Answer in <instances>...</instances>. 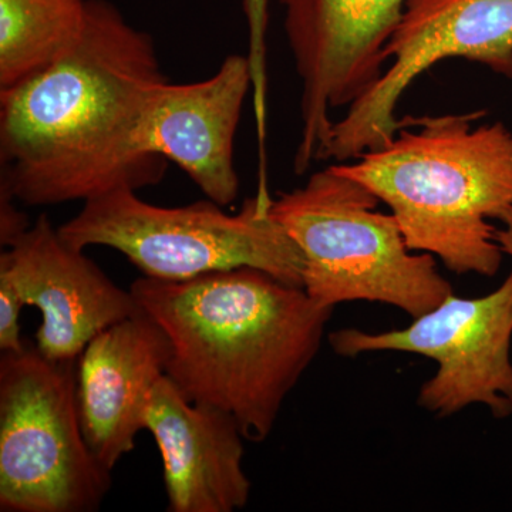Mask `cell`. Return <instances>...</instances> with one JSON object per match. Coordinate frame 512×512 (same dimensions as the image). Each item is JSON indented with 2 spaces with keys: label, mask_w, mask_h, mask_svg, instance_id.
<instances>
[{
  "label": "cell",
  "mask_w": 512,
  "mask_h": 512,
  "mask_svg": "<svg viewBox=\"0 0 512 512\" xmlns=\"http://www.w3.org/2000/svg\"><path fill=\"white\" fill-rule=\"evenodd\" d=\"M301 79V137L293 168L305 174L320 161L335 121L332 110L352 106L375 86L386 47L407 0H278Z\"/></svg>",
  "instance_id": "obj_9"
},
{
  "label": "cell",
  "mask_w": 512,
  "mask_h": 512,
  "mask_svg": "<svg viewBox=\"0 0 512 512\" xmlns=\"http://www.w3.org/2000/svg\"><path fill=\"white\" fill-rule=\"evenodd\" d=\"M111 487V471L84 437L77 359L37 348L0 359V511L90 512Z\"/></svg>",
  "instance_id": "obj_6"
},
{
  "label": "cell",
  "mask_w": 512,
  "mask_h": 512,
  "mask_svg": "<svg viewBox=\"0 0 512 512\" xmlns=\"http://www.w3.org/2000/svg\"><path fill=\"white\" fill-rule=\"evenodd\" d=\"M25 305L42 313L36 348L52 360L79 359L104 329L137 315L140 306L87 258L67 244L46 214L0 255Z\"/></svg>",
  "instance_id": "obj_10"
},
{
  "label": "cell",
  "mask_w": 512,
  "mask_h": 512,
  "mask_svg": "<svg viewBox=\"0 0 512 512\" xmlns=\"http://www.w3.org/2000/svg\"><path fill=\"white\" fill-rule=\"evenodd\" d=\"M130 291L170 340L165 375L191 402L228 413L251 441L271 436L333 313L255 268L187 281L141 276Z\"/></svg>",
  "instance_id": "obj_2"
},
{
  "label": "cell",
  "mask_w": 512,
  "mask_h": 512,
  "mask_svg": "<svg viewBox=\"0 0 512 512\" xmlns=\"http://www.w3.org/2000/svg\"><path fill=\"white\" fill-rule=\"evenodd\" d=\"M483 114L406 117L389 144L335 165L389 208L412 251L493 278L504 252L491 221L512 207V133L501 121L474 127Z\"/></svg>",
  "instance_id": "obj_3"
},
{
  "label": "cell",
  "mask_w": 512,
  "mask_h": 512,
  "mask_svg": "<svg viewBox=\"0 0 512 512\" xmlns=\"http://www.w3.org/2000/svg\"><path fill=\"white\" fill-rule=\"evenodd\" d=\"M336 355L412 353L433 360L436 373L421 384L417 406L446 419L470 406H484L495 419L512 416V268L481 298L451 293L403 329L329 333Z\"/></svg>",
  "instance_id": "obj_7"
},
{
  "label": "cell",
  "mask_w": 512,
  "mask_h": 512,
  "mask_svg": "<svg viewBox=\"0 0 512 512\" xmlns=\"http://www.w3.org/2000/svg\"><path fill=\"white\" fill-rule=\"evenodd\" d=\"M375 86L335 121L320 161L349 163L389 144L402 127L397 106L437 63L464 59L512 79V0H407Z\"/></svg>",
  "instance_id": "obj_8"
},
{
  "label": "cell",
  "mask_w": 512,
  "mask_h": 512,
  "mask_svg": "<svg viewBox=\"0 0 512 512\" xmlns=\"http://www.w3.org/2000/svg\"><path fill=\"white\" fill-rule=\"evenodd\" d=\"M252 86L248 56L231 55L201 82L161 80L148 93L144 107V148L177 164L208 200L222 207L239 194L235 137Z\"/></svg>",
  "instance_id": "obj_11"
},
{
  "label": "cell",
  "mask_w": 512,
  "mask_h": 512,
  "mask_svg": "<svg viewBox=\"0 0 512 512\" xmlns=\"http://www.w3.org/2000/svg\"><path fill=\"white\" fill-rule=\"evenodd\" d=\"M120 187L83 202L60 237L77 249L107 247L126 256L146 278L187 281L197 276L255 268L301 286L303 256L272 214L266 188L248 198L238 214L207 200L160 207Z\"/></svg>",
  "instance_id": "obj_5"
},
{
  "label": "cell",
  "mask_w": 512,
  "mask_h": 512,
  "mask_svg": "<svg viewBox=\"0 0 512 512\" xmlns=\"http://www.w3.org/2000/svg\"><path fill=\"white\" fill-rule=\"evenodd\" d=\"M89 0H0V92L66 55L82 36Z\"/></svg>",
  "instance_id": "obj_14"
},
{
  "label": "cell",
  "mask_w": 512,
  "mask_h": 512,
  "mask_svg": "<svg viewBox=\"0 0 512 512\" xmlns=\"http://www.w3.org/2000/svg\"><path fill=\"white\" fill-rule=\"evenodd\" d=\"M144 430L163 460L167 510L234 512L247 507L245 436L228 413L194 403L167 375L148 396Z\"/></svg>",
  "instance_id": "obj_12"
},
{
  "label": "cell",
  "mask_w": 512,
  "mask_h": 512,
  "mask_svg": "<svg viewBox=\"0 0 512 512\" xmlns=\"http://www.w3.org/2000/svg\"><path fill=\"white\" fill-rule=\"evenodd\" d=\"M335 164L282 192L272 214L303 256L302 288L319 305L372 302L414 319L454 293L437 259L407 247L392 214Z\"/></svg>",
  "instance_id": "obj_4"
},
{
  "label": "cell",
  "mask_w": 512,
  "mask_h": 512,
  "mask_svg": "<svg viewBox=\"0 0 512 512\" xmlns=\"http://www.w3.org/2000/svg\"><path fill=\"white\" fill-rule=\"evenodd\" d=\"M171 343L146 312L94 336L77 359V404L87 443L109 471L136 448L148 396L167 373Z\"/></svg>",
  "instance_id": "obj_13"
},
{
  "label": "cell",
  "mask_w": 512,
  "mask_h": 512,
  "mask_svg": "<svg viewBox=\"0 0 512 512\" xmlns=\"http://www.w3.org/2000/svg\"><path fill=\"white\" fill-rule=\"evenodd\" d=\"M500 222L501 227L497 228V241L503 249L504 255L512 258V207L505 212Z\"/></svg>",
  "instance_id": "obj_18"
},
{
  "label": "cell",
  "mask_w": 512,
  "mask_h": 512,
  "mask_svg": "<svg viewBox=\"0 0 512 512\" xmlns=\"http://www.w3.org/2000/svg\"><path fill=\"white\" fill-rule=\"evenodd\" d=\"M248 29V59L252 67V99L256 120L266 119L268 69H266V35L269 28V2L271 0H241Z\"/></svg>",
  "instance_id": "obj_15"
},
{
  "label": "cell",
  "mask_w": 512,
  "mask_h": 512,
  "mask_svg": "<svg viewBox=\"0 0 512 512\" xmlns=\"http://www.w3.org/2000/svg\"><path fill=\"white\" fill-rule=\"evenodd\" d=\"M15 202L18 201L10 192L0 190V245L3 248L10 247L33 225L28 215L18 210Z\"/></svg>",
  "instance_id": "obj_17"
},
{
  "label": "cell",
  "mask_w": 512,
  "mask_h": 512,
  "mask_svg": "<svg viewBox=\"0 0 512 512\" xmlns=\"http://www.w3.org/2000/svg\"><path fill=\"white\" fill-rule=\"evenodd\" d=\"M18 286L6 269L0 268V350L20 352L26 348L20 333V313L25 308Z\"/></svg>",
  "instance_id": "obj_16"
},
{
  "label": "cell",
  "mask_w": 512,
  "mask_h": 512,
  "mask_svg": "<svg viewBox=\"0 0 512 512\" xmlns=\"http://www.w3.org/2000/svg\"><path fill=\"white\" fill-rule=\"evenodd\" d=\"M164 79L153 37L89 0L76 45L0 92V190L47 207L160 184L168 161L144 148L141 120Z\"/></svg>",
  "instance_id": "obj_1"
}]
</instances>
